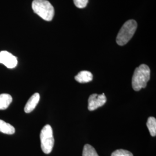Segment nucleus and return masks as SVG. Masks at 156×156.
Here are the masks:
<instances>
[{"instance_id": "nucleus-6", "label": "nucleus", "mask_w": 156, "mask_h": 156, "mask_svg": "<svg viewBox=\"0 0 156 156\" xmlns=\"http://www.w3.org/2000/svg\"><path fill=\"white\" fill-rule=\"evenodd\" d=\"M0 63L8 68H14L17 65V59L11 53L7 51H0Z\"/></svg>"}, {"instance_id": "nucleus-14", "label": "nucleus", "mask_w": 156, "mask_h": 156, "mask_svg": "<svg viewBox=\"0 0 156 156\" xmlns=\"http://www.w3.org/2000/svg\"><path fill=\"white\" fill-rule=\"evenodd\" d=\"M88 1L89 0H73L75 5L80 9L85 8L87 5Z\"/></svg>"}, {"instance_id": "nucleus-12", "label": "nucleus", "mask_w": 156, "mask_h": 156, "mask_svg": "<svg viewBox=\"0 0 156 156\" xmlns=\"http://www.w3.org/2000/svg\"><path fill=\"white\" fill-rule=\"evenodd\" d=\"M82 156H99L94 148L89 144L84 145Z\"/></svg>"}, {"instance_id": "nucleus-9", "label": "nucleus", "mask_w": 156, "mask_h": 156, "mask_svg": "<svg viewBox=\"0 0 156 156\" xmlns=\"http://www.w3.org/2000/svg\"><path fill=\"white\" fill-rule=\"evenodd\" d=\"M12 101V97L8 94H0V110H5L10 105Z\"/></svg>"}, {"instance_id": "nucleus-3", "label": "nucleus", "mask_w": 156, "mask_h": 156, "mask_svg": "<svg viewBox=\"0 0 156 156\" xmlns=\"http://www.w3.org/2000/svg\"><path fill=\"white\" fill-rule=\"evenodd\" d=\"M137 28V23L134 20H129L124 23L120 28L116 38V42L120 46L127 44L131 39Z\"/></svg>"}, {"instance_id": "nucleus-4", "label": "nucleus", "mask_w": 156, "mask_h": 156, "mask_svg": "<svg viewBox=\"0 0 156 156\" xmlns=\"http://www.w3.org/2000/svg\"><path fill=\"white\" fill-rule=\"evenodd\" d=\"M41 146L43 152L49 154L53 150L55 144L53 129L50 125L47 124L42 129L40 134Z\"/></svg>"}, {"instance_id": "nucleus-10", "label": "nucleus", "mask_w": 156, "mask_h": 156, "mask_svg": "<svg viewBox=\"0 0 156 156\" xmlns=\"http://www.w3.org/2000/svg\"><path fill=\"white\" fill-rule=\"evenodd\" d=\"M0 132L4 134L12 135L15 134V128L11 124L6 123L4 120H0Z\"/></svg>"}, {"instance_id": "nucleus-11", "label": "nucleus", "mask_w": 156, "mask_h": 156, "mask_svg": "<svg viewBox=\"0 0 156 156\" xmlns=\"http://www.w3.org/2000/svg\"><path fill=\"white\" fill-rule=\"evenodd\" d=\"M147 127L152 136L156 135V119L155 117H150L148 118L147 123Z\"/></svg>"}, {"instance_id": "nucleus-1", "label": "nucleus", "mask_w": 156, "mask_h": 156, "mask_svg": "<svg viewBox=\"0 0 156 156\" xmlns=\"http://www.w3.org/2000/svg\"><path fill=\"white\" fill-rule=\"evenodd\" d=\"M151 78V69L146 64L135 68L132 78V86L135 91L145 88Z\"/></svg>"}, {"instance_id": "nucleus-5", "label": "nucleus", "mask_w": 156, "mask_h": 156, "mask_svg": "<svg viewBox=\"0 0 156 156\" xmlns=\"http://www.w3.org/2000/svg\"><path fill=\"white\" fill-rule=\"evenodd\" d=\"M106 102V97L105 94L98 95L97 94H91L88 100V109L90 111H93L103 106Z\"/></svg>"}, {"instance_id": "nucleus-7", "label": "nucleus", "mask_w": 156, "mask_h": 156, "mask_svg": "<svg viewBox=\"0 0 156 156\" xmlns=\"http://www.w3.org/2000/svg\"><path fill=\"white\" fill-rule=\"evenodd\" d=\"M40 99V95L39 93H36L34 94L28 100L24 107V112L26 113H30L33 111L35 107L38 105Z\"/></svg>"}, {"instance_id": "nucleus-8", "label": "nucleus", "mask_w": 156, "mask_h": 156, "mask_svg": "<svg viewBox=\"0 0 156 156\" xmlns=\"http://www.w3.org/2000/svg\"><path fill=\"white\" fill-rule=\"evenodd\" d=\"M93 74L87 71H82L78 73L75 77V80L80 83H85L91 82L93 80Z\"/></svg>"}, {"instance_id": "nucleus-2", "label": "nucleus", "mask_w": 156, "mask_h": 156, "mask_svg": "<svg viewBox=\"0 0 156 156\" xmlns=\"http://www.w3.org/2000/svg\"><path fill=\"white\" fill-rule=\"evenodd\" d=\"M32 8L36 14L46 21H51L55 15L54 8L47 0H34Z\"/></svg>"}, {"instance_id": "nucleus-13", "label": "nucleus", "mask_w": 156, "mask_h": 156, "mask_svg": "<svg viewBox=\"0 0 156 156\" xmlns=\"http://www.w3.org/2000/svg\"><path fill=\"white\" fill-rule=\"evenodd\" d=\"M111 156H134L130 151L123 149H119L113 151Z\"/></svg>"}]
</instances>
